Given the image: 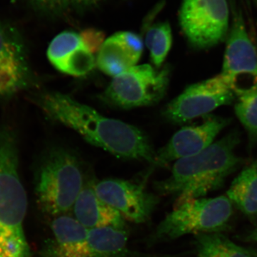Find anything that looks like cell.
Masks as SVG:
<instances>
[{
	"label": "cell",
	"mask_w": 257,
	"mask_h": 257,
	"mask_svg": "<svg viewBox=\"0 0 257 257\" xmlns=\"http://www.w3.org/2000/svg\"><path fill=\"white\" fill-rule=\"evenodd\" d=\"M35 102L49 118L72 128L91 145L118 158L155 165L156 152L147 135L136 126L106 117L63 93H41Z\"/></svg>",
	"instance_id": "obj_1"
},
{
	"label": "cell",
	"mask_w": 257,
	"mask_h": 257,
	"mask_svg": "<svg viewBox=\"0 0 257 257\" xmlns=\"http://www.w3.org/2000/svg\"><path fill=\"white\" fill-rule=\"evenodd\" d=\"M240 143L241 133L234 128L200 153L176 161L170 175L155 182V190L175 198L176 204L205 197L221 188L244 163L236 152Z\"/></svg>",
	"instance_id": "obj_2"
},
{
	"label": "cell",
	"mask_w": 257,
	"mask_h": 257,
	"mask_svg": "<svg viewBox=\"0 0 257 257\" xmlns=\"http://www.w3.org/2000/svg\"><path fill=\"white\" fill-rule=\"evenodd\" d=\"M28 199L19 171L18 141L0 128V257H31L25 230Z\"/></svg>",
	"instance_id": "obj_3"
},
{
	"label": "cell",
	"mask_w": 257,
	"mask_h": 257,
	"mask_svg": "<svg viewBox=\"0 0 257 257\" xmlns=\"http://www.w3.org/2000/svg\"><path fill=\"white\" fill-rule=\"evenodd\" d=\"M81 161L67 149L51 150L37 171L35 195L40 210L53 218L72 211L84 184Z\"/></svg>",
	"instance_id": "obj_4"
},
{
	"label": "cell",
	"mask_w": 257,
	"mask_h": 257,
	"mask_svg": "<svg viewBox=\"0 0 257 257\" xmlns=\"http://www.w3.org/2000/svg\"><path fill=\"white\" fill-rule=\"evenodd\" d=\"M233 204L226 196L197 198L175 204L147 238L149 246L187 234L222 233L229 227Z\"/></svg>",
	"instance_id": "obj_5"
},
{
	"label": "cell",
	"mask_w": 257,
	"mask_h": 257,
	"mask_svg": "<svg viewBox=\"0 0 257 257\" xmlns=\"http://www.w3.org/2000/svg\"><path fill=\"white\" fill-rule=\"evenodd\" d=\"M170 74L168 66L162 69L148 64L134 66L113 77L101 94V99L108 105L120 109L154 105L165 96Z\"/></svg>",
	"instance_id": "obj_6"
},
{
	"label": "cell",
	"mask_w": 257,
	"mask_h": 257,
	"mask_svg": "<svg viewBox=\"0 0 257 257\" xmlns=\"http://www.w3.org/2000/svg\"><path fill=\"white\" fill-rule=\"evenodd\" d=\"M229 17L227 0H183L179 19L190 46L202 50L226 41Z\"/></svg>",
	"instance_id": "obj_7"
},
{
	"label": "cell",
	"mask_w": 257,
	"mask_h": 257,
	"mask_svg": "<svg viewBox=\"0 0 257 257\" xmlns=\"http://www.w3.org/2000/svg\"><path fill=\"white\" fill-rule=\"evenodd\" d=\"M231 24L219 75L235 94L257 85V48L246 29L242 12L231 2Z\"/></svg>",
	"instance_id": "obj_8"
},
{
	"label": "cell",
	"mask_w": 257,
	"mask_h": 257,
	"mask_svg": "<svg viewBox=\"0 0 257 257\" xmlns=\"http://www.w3.org/2000/svg\"><path fill=\"white\" fill-rule=\"evenodd\" d=\"M236 94L219 74L189 85L164 109L166 119L183 124L199 116H208L217 108L231 105Z\"/></svg>",
	"instance_id": "obj_9"
},
{
	"label": "cell",
	"mask_w": 257,
	"mask_h": 257,
	"mask_svg": "<svg viewBox=\"0 0 257 257\" xmlns=\"http://www.w3.org/2000/svg\"><path fill=\"white\" fill-rule=\"evenodd\" d=\"M94 188L101 200L135 224L150 220L160 202L159 195L148 192L144 182L106 179L94 182Z\"/></svg>",
	"instance_id": "obj_10"
},
{
	"label": "cell",
	"mask_w": 257,
	"mask_h": 257,
	"mask_svg": "<svg viewBox=\"0 0 257 257\" xmlns=\"http://www.w3.org/2000/svg\"><path fill=\"white\" fill-rule=\"evenodd\" d=\"M32 77L23 35L18 28L0 19V98L26 89Z\"/></svg>",
	"instance_id": "obj_11"
},
{
	"label": "cell",
	"mask_w": 257,
	"mask_h": 257,
	"mask_svg": "<svg viewBox=\"0 0 257 257\" xmlns=\"http://www.w3.org/2000/svg\"><path fill=\"white\" fill-rule=\"evenodd\" d=\"M231 118L209 114L199 125L184 126L156 152L154 166L163 167L172 162L194 156L210 147L218 135L231 123Z\"/></svg>",
	"instance_id": "obj_12"
},
{
	"label": "cell",
	"mask_w": 257,
	"mask_h": 257,
	"mask_svg": "<svg viewBox=\"0 0 257 257\" xmlns=\"http://www.w3.org/2000/svg\"><path fill=\"white\" fill-rule=\"evenodd\" d=\"M47 55L55 68L74 77L89 74L96 64L94 54L86 46L80 35L72 31L57 35L50 42Z\"/></svg>",
	"instance_id": "obj_13"
},
{
	"label": "cell",
	"mask_w": 257,
	"mask_h": 257,
	"mask_svg": "<svg viewBox=\"0 0 257 257\" xmlns=\"http://www.w3.org/2000/svg\"><path fill=\"white\" fill-rule=\"evenodd\" d=\"M51 236L42 246L41 257H92L87 242V229L74 219L62 215L53 218Z\"/></svg>",
	"instance_id": "obj_14"
},
{
	"label": "cell",
	"mask_w": 257,
	"mask_h": 257,
	"mask_svg": "<svg viewBox=\"0 0 257 257\" xmlns=\"http://www.w3.org/2000/svg\"><path fill=\"white\" fill-rule=\"evenodd\" d=\"M94 182H84L74 203V217L87 229L111 227L126 229V223L122 215L96 195Z\"/></svg>",
	"instance_id": "obj_15"
},
{
	"label": "cell",
	"mask_w": 257,
	"mask_h": 257,
	"mask_svg": "<svg viewBox=\"0 0 257 257\" xmlns=\"http://www.w3.org/2000/svg\"><path fill=\"white\" fill-rule=\"evenodd\" d=\"M126 229L105 227L87 229V242L92 257H169L133 251L128 247Z\"/></svg>",
	"instance_id": "obj_16"
},
{
	"label": "cell",
	"mask_w": 257,
	"mask_h": 257,
	"mask_svg": "<svg viewBox=\"0 0 257 257\" xmlns=\"http://www.w3.org/2000/svg\"><path fill=\"white\" fill-rule=\"evenodd\" d=\"M232 204L250 219L257 215V158L231 182L226 193Z\"/></svg>",
	"instance_id": "obj_17"
},
{
	"label": "cell",
	"mask_w": 257,
	"mask_h": 257,
	"mask_svg": "<svg viewBox=\"0 0 257 257\" xmlns=\"http://www.w3.org/2000/svg\"><path fill=\"white\" fill-rule=\"evenodd\" d=\"M140 60L114 34L101 47L96 58V65L101 72L114 77L137 65Z\"/></svg>",
	"instance_id": "obj_18"
},
{
	"label": "cell",
	"mask_w": 257,
	"mask_h": 257,
	"mask_svg": "<svg viewBox=\"0 0 257 257\" xmlns=\"http://www.w3.org/2000/svg\"><path fill=\"white\" fill-rule=\"evenodd\" d=\"M197 257H253L252 250L233 242L222 233L195 235Z\"/></svg>",
	"instance_id": "obj_19"
},
{
	"label": "cell",
	"mask_w": 257,
	"mask_h": 257,
	"mask_svg": "<svg viewBox=\"0 0 257 257\" xmlns=\"http://www.w3.org/2000/svg\"><path fill=\"white\" fill-rule=\"evenodd\" d=\"M234 111L247 134L248 149L257 145V85L236 94Z\"/></svg>",
	"instance_id": "obj_20"
},
{
	"label": "cell",
	"mask_w": 257,
	"mask_h": 257,
	"mask_svg": "<svg viewBox=\"0 0 257 257\" xmlns=\"http://www.w3.org/2000/svg\"><path fill=\"white\" fill-rule=\"evenodd\" d=\"M145 43L150 50L152 63L160 69L172 45V29L168 23H157L148 29Z\"/></svg>",
	"instance_id": "obj_21"
},
{
	"label": "cell",
	"mask_w": 257,
	"mask_h": 257,
	"mask_svg": "<svg viewBox=\"0 0 257 257\" xmlns=\"http://www.w3.org/2000/svg\"><path fill=\"white\" fill-rule=\"evenodd\" d=\"M37 13L49 17L63 14L72 0H24Z\"/></svg>",
	"instance_id": "obj_22"
},
{
	"label": "cell",
	"mask_w": 257,
	"mask_h": 257,
	"mask_svg": "<svg viewBox=\"0 0 257 257\" xmlns=\"http://www.w3.org/2000/svg\"><path fill=\"white\" fill-rule=\"evenodd\" d=\"M81 38L92 54L99 52L105 40L103 32L95 29H86L80 34Z\"/></svg>",
	"instance_id": "obj_23"
},
{
	"label": "cell",
	"mask_w": 257,
	"mask_h": 257,
	"mask_svg": "<svg viewBox=\"0 0 257 257\" xmlns=\"http://www.w3.org/2000/svg\"><path fill=\"white\" fill-rule=\"evenodd\" d=\"M73 1L81 6H91L97 3L98 0H73Z\"/></svg>",
	"instance_id": "obj_24"
},
{
	"label": "cell",
	"mask_w": 257,
	"mask_h": 257,
	"mask_svg": "<svg viewBox=\"0 0 257 257\" xmlns=\"http://www.w3.org/2000/svg\"><path fill=\"white\" fill-rule=\"evenodd\" d=\"M246 241L257 242V226L256 229L251 231L246 237Z\"/></svg>",
	"instance_id": "obj_25"
},
{
	"label": "cell",
	"mask_w": 257,
	"mask_h": 257,
	"mask_svg": "<svg viewBox=\"0 0 257 257\" xmlns=\"http://www.w3.org/2000/svg\"><path fill=\"white\" fill-rule=\"evenodd\" d=\"M253 257H257V252L253 251Z\"/></svg>",
	"instance_id": "obj_26"
},
{
	"label": "cell",
	"mask_w": 257,
	"mask_h": 257,
	"mask_svg": "<svg viewBox=\"0 0 257 257\" xmlns=\"http://www.w3.org/2000/svg\"><path fill=\"white\" fill-rule=\"evenodd\" d=\"M253 1L256 2V3H257V0H253Z\"/></svg>",
	"instance_id": "obj_27"
}]
</instances>
